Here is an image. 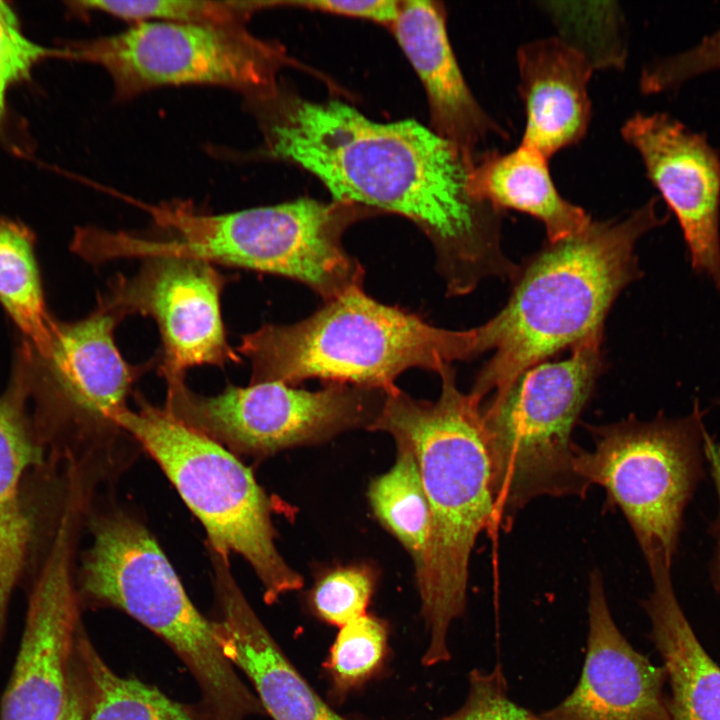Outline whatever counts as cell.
I'll return each mask as SVG.
<instances>
[{"label": "cell", "mask_w": 720, "mask_h": 720, "mask_svg": "<svg viewBox=\"0 0 720 720\" xmlns=\"http://www.w3.org/2000/svg\"><path fill=\"white\" fill-rule=\"evenodd\" d=\"M650 572L653 590L645 608L671 684L670 720H720V668L700 645L680 607L671 567L657 565Z\"/></svg>", "instance_id": "44dd1931"}, {"label": "cell", "mask_w": 720, "mask_h": 720, "mask_svg": "<svg viewBox=\"0 0 720 720\" xmlns=\"http://www.w3.org/2000/svg\"><path fill=\"white\" fill-rule=\"evenodd\" d=\"M167 382L165 408L232 453L266 456L327 440L339 432L370 428L385 392L328 383L309 391L280 382L229 385L215 396L191 391L184 378Z\"/></svg>", "instance_id": "7c38bea8"}, {"label": "cell", "mask_w": 720, "mask_h": 720, "mask_svg": "<svg viewBox=\"0 0 720 720\" xmlns=\"http://www.w3.org/2000/svg\"><path fill=\"white\" fill-rule=\"evenodd\" d=\"M658 200L621 219L591 221L580 233L534 258L506 305L484 324L463 330L467 360L492 351L470 395L503 397L529 368L602 330L618 294L640 277L637 241L663 225Z\"/></svg>", "instance_id": "3957f363"}, {"label": "cell", "mask_w": 720, "mask_h": 720, "mask_svg": "<svg viewBox=\"0 0 720 720\" xmlns=\"http://www.w3.org/2000/svg\"><path fill=\"white\" fill-rule=\"evenodd\" d=\"M75 9L97 11L132 23L164 21L207 26H245L259 9L275 5L267 1L138 0L77 1Z\"/></svg>", "instance_id": "4316f807"}, {"label": "cell", "mask_w": 720, "mask_h": 720, "mask_svg": "<svg viewBox=\"0 0 720 720\" xmlns=\"http://www.w3.org/2000/svg\"><path fill=\"white\" fill-rule=\"evenodd\" d=\"M602 330L561 361L527 369L498 400L481 406L496 520L540 496L583 494L571 434L601 368Z\"/></svg>", "instance_id": "52a82bcc"}, {"label": "cell", "mask_w": 720, "mask_h": 720, "mask_svg": "<svg viewBox=\"0 0 720 720\" xmlns=\"http://www.w3.org/2000/svg\"><path fill=\"white\" fill-rule=\"evenodd\" d=\"M59 720H84V702L70 677L66 704Z\"/></svg>", "instance_id": "e575fe53"}, {"label": "cell", "mask_w": 720, "mask_h": 720, "mask_svg": "<svg viewBox=\"0 0 720 720\" xmlns=\"http://www.w3.org/2000/svg\"><path fill=\"white\" fill-rule=\"evenodd\" d=\"M67 57L102 67L114 97L129 100L167 86L212 85L246 98L277 88L282 49L245 26L143 21L66 48Z\"/></svg>", "instance_id": "30bf717a"}, {"label": "cell", "mask_w": 720, "mask_h": 720, "mask_svg": "<svg viewBox=\"0 0 720 720\" xmlns=\"http://www.w3.org/2000/svg\"><path fill=\"white\" fill-rule=\"evenodd\" d=\"M396 444L394 465L371 482L368 498L377 519L410 553L416 567L428 540L430 509L413 452Z\"/></svg>", "instance_id": "cb8c5ba5"}, {"label": "cell", "mask_w": 720, "mask_h": 720, "mask_svg": "<svg viewBox=\"0 0 720 720\" xmlns=\"http://www.w3.org/2000/svg\"><path fill=\"white\" fill-rule=\"evenodd\" d=\"M443 720H541L538 715L517 705L507 694L499 668L490 673L473 670L464 704Z\"/></svg>", "instance_id": "1f68e13d"}, {"label": "cell", "mask_w": 720, "mask_h": 720, "mask_svg": "<svg viewBox=\"0 0 720 720\" xmlns=\"http://www.w3.org/2000/svg\"><path fill=\"white\" fill-rule=\"evenodd\" d=\"M717 70H720V27L694 46L651 62L642 72L640 87L647 94L672 92Z\"/></svg>", "instance_id": "f546056e"}, {"label": "cell", "mask_w": 720, "mask_h": 720, "mask_svg": "<svg viewBox=\"0 0 720 720\" xmlns=\"http://www.w3.org/2000/svg\"><path fill=\"white\" fill-rule=\"evenodd\" d=\"M472 197L495 210H517L544 226L550 243L583 231L592 221L581 207L563 198L551 178L548 158L520 144L510 152L484 151L468 177Z\"/></svg>", "instance_id": "ffe728a7"}, {"label": "cell", "mask_w": 720, "mask_h": 720, "mask_svg": "<svg viewBox=\"0 0 720 720\" xmlns=\"http://www.w3.org/2000/svg\"><path fill=\"white\" fill-rule=\"evenodd\" d=\"M123 317L100 300L87 317L54 321L41 351L24 342L17 351L20 369L33 401L32 419L49 460L59 461L65 437L83 438L98 431L119 429L118 413L140 368L122 357L114 330Z\"/></svg>", "instance_id": "8fae6325"}, {"label": "cell", "mask_w": 720, "mask_h": 720, "mask_svg": "<svg viewBox=\"0 0 720 720\" xmlns=\"http://www.w3.org/2000/svg\"><path fill=\"white\" fill-rule=\"evenodd\" d=\"M226 282L209 262L159 254L144 258L134 276L119 275L101 300L123 317H152L162 341L161 375L184 378L196 366L223 367L240 360L227 341L221 315Z\"/></svg>", "instance_id": "4fadbf2b"}, {"label": "cell", "mask_w": 720, "mask_h": 720, "mask_svg": "<svg viewBox=\"0 0 720 720\" xmlns=\"http://www.w3.org/2000/svg\"><path fill=\"white\" fill-rule=\"evenodd\" d=\"M137 409L117 414L119 430L132 436L157 462L203 525L211 552L236 553L255 571L272 604L303 585L278 552L272 504L252 471L234 453L177 419L165 407L136 398Z\"/></svg>", "instance_id": "ba28073f"}, {"label": "cell", "mask_w": 720, "mask_h": 720, "mask_svg": "<svg viewBox=\"0 0 720 720\" xmlns=\"http://www.w3.org/2000/svg\"><path fill=\"white\" fill-rule=\"evenodd\" d=\"M589 631L581 676L558 705L541 720H670L662 697L664 669L636 651L616 626L603 579L592 572L588 601Z\"/></svg>", "instance_id": "2e32d148"}, {"label": "cell", "mask_w": 720, "mask_h": 720, "mask_svg": "<svg viewBox=\"0 0 720 720\" xmlns=\"http://www.w3.org/2000/svg\"><path fill=\"white\" fill-rule=\"evenodd\" d=\"M394 35L421 80L433 128L473 164L479 146L505 131L480 106L467 85L449 41L445 11L431 1H400Z\"/></svg>", "instance_id": "e0dca14e"}, {"label": "cell", "mask_w": 720, "mask_h": 720, "mask_svg": "<svg viewBox=\"0 0 720 720\" xmlns=\"http://www.w3.org/2000/svg\"><path fill=\"white\" fill-rule=\"evenodd\" d=\"M0 303L34 351L47 344L53 320L47 313L32 233L0 217Z\"/></svg>", "instance_id": "7402d4cb"}, {"label": "cell", "mask_w": 720, "mask_h": 720, "mask_svg": "<svg viewBox=\"0 0 720 720\" xmlns=\"http://www.w3.org/2000/svg\"><path fill=\"white\" fill-rule=\"evenodd\" d=\"M519 92L525 108L522 144L548 159L578 143L591 120L587 84L594 68L559 37L523 44L517 52Z\"/></svg>", "instance_id": "d6986e66"}, {"label": "cell", "mask_w": 720, "mask_h": 720, "mask_svg": "<svg viewBox=\"0 0 720 720\" xmlns=\"http://www.w3.org/2000/svg\"><path fill=\"white\" fill-rule=\"evenodd\" d=\"M560 39L582 53L594 69L621 67L627 55L624 20L613 2L542 3Z\"/></svg>", "instance_id": "484cf974"}, {"label": "cell", "mask_w": 720, "mask_h": 720, "mask_svg": "<svg viewBox=\"0 0 720 720\" xmlns=\"http://www.w3.org/2000/svg\"><path fill=\"white\" fill-rule=\"evenodd\" d=\"M386 644V629L364 615L343 626L331 650L330 669L343 686L353 685L375 670Z\"/></svg>", "instance_id": "83f0119b"}, {"label": "cell", "mask_w": 720, "mask_h": 720, "mask_svg": "<svg viewBox=\"0 0 720 720\" xmlns=\"http://www.w3.org/2000/svg\"><path fill=\"white\" fill-rule=\"evenodd\" d=\"M438 374L437 400H417L398 388L385 394L369 428L411 449L430 509L426 548L415 567L429 632L426 666L450 659L448 631L465 610L470 555L477 536L496 521L481 403L458 389L451 365Z\"/></svg>", "instance_id": "7a4b0ae2"}, {"label": "cell", "mask_w": 720, "mask_h": 720, "mask_svg": "<svg viewBox=\"0 0 720 720\" xmlns=\"http://www.w3.org/2000/svg\"><path fill=\"white\" fill-rule=\"evenodd\" d=\"M684 236L694 271L720 292V154L673 116L637 113L621 129Z\"/></svg>", "instance_id": "9a60e30c"}, {"label": "cell", "mask_w": 720, "mask_h": 720, "mask_svg": "<svg viewBox=\"0 0 720 720\" xmlns=\"http://www.w3.org/2000/svg\"><path fill=\"white\" fill-rule=\"evenodd\" d=\"M594 448H576L574 469L602 486L629 522L649 568L671 567L682 516L701 472L706 430L698 404L681 418L627 420L591 428Z\"/></svg>", "instance_id": "9c48e42d"}, {"label": "cell", "mask_w": 720, "mask_h": 720, "mask_svg": "<svg viewBox=\"0 0 720 720\" xmlns=\"http://www.w3.org/2000/svg\"><path fill=\"white\" fill-rule=\"evenodd\" d=\"M28 407L27 387L13 373L0 394V533L15 530L26 520L21 483L25 473L45 459Z\"/></svg>", "instance_id": "603a6c76"}, {"label": "cell", "mask_w": 720, "mask_h": 720, "mask_svg": "<svg viewBox=\"0 0 720 720\" xmlns=\"http://www.w3.org/2000/svg\"><path fill=\"white\" fill-rule=\"evenodd\" d=\"M247 101L264 155L309 171L336 201L419 226L450 295L470 292L486 276L513 273L499 245V211L472 197V163L434 130L413 120L372 121L340 101H309L278 87Z\"/></svg>", "instance_id": "6da1fadb"}, {"label": "cell", "mask_w": 720, "mask_h": 720, "mask_svg": "<svg viewBox=\"0 0 720 720\" xmlns=\"http://www.w3.org/2000/svg\"><path fill=\"white\" fill-rule=\"evenodd\" d=\"M325 302L301 321L266 324L242 337L237 352L251 362V383L295 386L317 378L391 393L408 369L439 373L464 360L460 330L380 303L362 286Z\"/></svg>", "instance_id": "5b68a950"}, {"label": "cell", "mask_w": 720, "mask_h": 720, "mask_svg": "<svg viewBox=\"0 0 720 720\" xmlns=\"http://www.w3.org/2000/svg\"><path fill=\"white\" fill-rule=\"evenodd\" d=\"M89 686V707L84 720H193L181 704L158 689L113 672L88 643L81 639Z\"/></svg>", "instance_id": "d4e9b609"}, {"label": "cell", "mask_w": 720, "mask_h": 720, "mask_svg": "<svg viewBox=\"0 0 720 720\" xmlns=\"http://www.w3.org/2000/svg\"><path fill=\"white\" fill-rule=\"evenodd\" d=\"M220 619L214 622L226 658L254 685L274 720H347L331 709L293 667L231 575L227 558L211 552Z\"/></svg>", "instance_id": "ac0fdd59"}, {"label": "cell", "mask_w": 720, "mask_h": 720, "mask_svg": "<svg viewBox=\"0 0 720 720\" xmlns=\"http://www.w3.org/2000/svg\"><path fill=\"white\" fill-rule=\"evenodd\" d=\"M50 55L67 57V50L48 49L27 38L14 10L0 1V129L7 115L9 89L28 79L34 66Z\"/></svg>", "instance_id": "4dcf8cb0"}, {"label": "cell", "mask_w": 720, "mask_h": 720, "mask_svg": "<svg viewBox=\"0 0 720 720\" xmlns=\"http://www.w3.org/2000/svg\"><path fill=\"white\" fill-rule=\"evenodd\" d=\"M75 526L72 516L60 518L33 585L0 720H59L64 710L78 616L72 578Z\"/></svg>", "instance_id": "5bb4252c"}, {"label": "cell", "mask_w": 720, "mask_h": 720, "mask_svg": "<svg viewBox=\"0 0 720 720\" xmlns=\"http://www.w3.org/2000/svg\"><path fill=\"white\" fill-rule=\"evenodd\" d=\"M143 207L173 237L119 231L111 242L115 259L189 256L299 281L325 301L362 286L364 270L342 245L345 230L367 214L361 206L302 198L222 214L179 201Z\"/></svg>", "instance_id": "277c9868"}, {"label": "cell", "mask_w": 720, "mask_h": 720, "mask_svg": "<svg viewBox=\"0 0 720 720\" xmlns=\"http://www.w3.org/2000/svg\"><path fill=\"white\" fill-rule=\"evenodd\" d=\"M372 591L373 576L367 568H338L318 581L312 604L321 618L341 627L365 615Z\"/></svg>", "instance_id": "f1b7e54d"}, {"label": "cell", "mask_w": 720, "mask_h": 720, "mask_svg": "<svg viewBox=\"0 0 720 720\" xmlns=\"http://www.w3.org/2000/svg\"><path fill=\"white\" fill-rule=\"evenodd\" d=\"M91 532L79 572L83 594L121 609L165 640L198 681L215 720L261 712L224 655L214 622L193 605L149 530L118 511L94 517Z\"/></svg>", "instance_id": "8992f818"}, {"label": "cell", "mask_w": 720, "mask_h": 720, "mask_svg": "<svg viewBox=\"0 0 720 720\" xmlns=\"http://www.w3.org/2000/svg\"><path fill=\"white\" fill-rule=\"evenodd\" d=\"M282 4L304 6L336 15L350 16L392 26L397 19L400 1L395 0H313L292 1Z\"/></svg>", "instance_id": "d6a6232c"}, {"label": "cell", "mask_w": 720, "mask_h": 720, "mask_svg": "<svg viewBox=\"0 0 720 720\" xmlns=\"http://www.w3.org/2000/svg\"><path fill=\"white\" fill-rule=\"evenodd\" d=\"M703 452L710 467L713 478L718 506H719V528H720V443L717 442L710 434L706 433L703 440ZM720 530V529H719ZM720 536V534H719ZM718 568L720 573V541H719V557Z\"/></svg>", "instance_id": "836d02e7"}]
</instances>
